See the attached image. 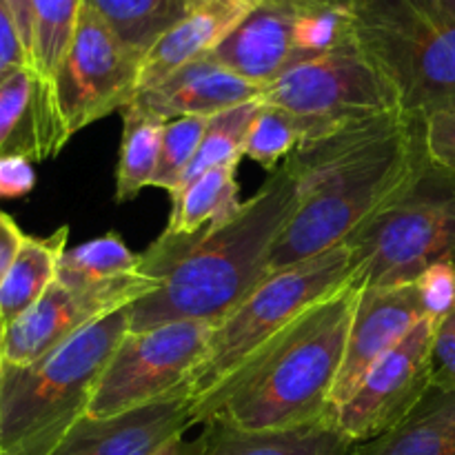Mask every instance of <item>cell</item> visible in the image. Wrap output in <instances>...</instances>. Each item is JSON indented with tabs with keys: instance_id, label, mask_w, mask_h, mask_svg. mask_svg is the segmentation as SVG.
I'll use <instances>...</instances> for the list:
<instances>
[{
	"instance_id": "4fadbf2b",
	"label": "cell",
	"mask_w": 455,
	"mask_h": 455,
	"mask_svg": "<svg viewBox=\"0 0 455 455\" xmlns=\"http://www.w3.org/2000/svg\"><path fill=\"white\" fill-rule=\"evenodd\" d=\"M425 318L427 311L416 283L395 287H358L345 360L333 387L331 416L358 389L369 369L398 347Z\"/></svg>"
},
{
	"instance_id": "ba28073f",
	"label": "cell",
	"mask_w": 455,
	"mask_h": 455,
	"mask_svg": "<svg viewBox=\"0 0 455 455\" xmlns=\"http://www.w3.org/2000/svg\"><path fill=\"white\" fill-rule=\"evenodd\" d=\"M260 102L296 116L302 138L403 109L394 84L355 43L284 69L262 89Z\"/></svg>"
},
{
	"instance_id": "ab89813d",
	"label": "cell",
	"mask_w": 455,
	"mask_h": 455,
	"mask_svg": "<svg viewBox=\"0 0 455 455\" xmlns=\"http://www.w3.org/2000/svg\"><path fill=\"white\" fill-rule=\"evenodd\" d=\"M354 455H358V447H355V451H354Z\"/></svg>"
},
{
	"instance_id": "ac0fdd59",
	"label": "cell",
	"mask_w": 455,
	"mask_h": 455,
	"mask_svg": "<svg viewBox=\"0 0 455 455\" xmlns=\"http://www.w3.org/2000/svg\"><path fill=\"white\" fill-rule=\"evenodd\" d=\"M60 154L49 93L29 67L0 84V158L47 160Z\"/></svg>"
},
{
	"instance_id": "b9f144b4",
	"label": "cell",
	"mask_w": 455,
	"mask_h": 455,
	"mask_svg": "<svg viewBox=\"0 0 455 455\" xmlns=\"http://www.w3.org/2000/svg\"><path fill=\"white\" fill-rule=\"evenodd\" d=\"M0 455H3V453H0Z\"/></svg>"
},
{
	"instance_id": "6da1fadb",
	"label": "cell",
	"mask_w": 455,
	"mask_h": 455,
	"mask_svg": "<svg viewBox=\"0 0 455 455\" xmlns=\"http://www.w3.org/2000/svg\"><path fill=\"white\" fill-rule=\"evenodd\" d=\"M425 160L422 118L403 109L302 138L283 164L298 207L271 251L269 275L349 243Z\"/></svg>"
},
{
	"instance_id": "cb8c5ba5",
	"label": "cell",
	"mask_w": 455,
	"mask_h": 455,
	"mask_svg": "<svg viewBox=\"0 0 455 455\" xmlns=\"http://www.w3.org/2000/svg\"><path fill=\"white\" fill-rule=\"evenodd\" d=\"M118 34L127 47L145 56L147 49L176 25L191 0H84Z\"/></svg>"
},
{
	"instance_id": "e575fe53",
	"label": "cell",
	"mask_w": 455,
	"mask_h": 455,
	"mask_svg": "<svg viewBox=\"0 0 455 455\" xmlns=\"http://www.w3.org/2000/svg\"><path fill=\"white\" fill-rule=\"evenodd\" d=\"M25 238L27 235L22 234L16 220L4 212H0V283L7 275L9 267H12L13 258H16L18 249L22 247Z\"/></svg>"
},
{
	"instance_id": "4dcf8cb0",
	"label": "cell",
	"mask_w": 455,
	"mask_h": 455,
	"mask_svg": "<svg viewBox=\"0 0 455 455\" xmlns=\"http://www.w3.org/2000/svg\"><path fill=\"white\" fill-rule=\"evenodd\" d=\"M422 140L431 163L455 172V105L431 111L422 118Z\"/></svg>"
},
{
	"instance_id": "d590c367",
	"label": "cell",
	"mask_w": 455,
	"mask_h": 455,
	"mask_svg": "<svg viewBox=\"0 0 455 455\" xmlns=\"http://www.w3.org/2000/svg\"><path fill=\"white\" fill-rule=\"evenodd\" d=\"M7 3L13 13V20H16L22 44H25L27 58L31 60V0H7Z\"/></svg>"
},
{
	"instance_id": "52a82bcc",
	"label": "cell",
	"mask_w": 455,
	"mask_h": 455,
	"mask_svg": "<svg viewBox=\"0 0 455 455\" xmlns=\"http://www.w3.org/2000/svg\"><path fill=\"white\" fill-rule=\"evenodd\" d=\"M351 280L354 260L347 244L267 275L213 327L207 354L187 382L191 403L212 394L293 320Z\"/></svg>"
},
{
	"instance_id": "8992f818",
	"label": "cell",
	"mask_w": 455,
	"mask_h": 455,
	"mask_svg": "<svg viewBox=\"0 0 455 455\" xmlns=\"http://www.w3.org/2000/svg\"><path fill=\"white\" fill-rule=\"evenodd\" d=\"M347 247L358 287L411 284L435 262L455 260V172L427 158Z\"/></svg>"
},
{
	"instance_id": "836d02e7",
	"label": "cell",
	"mask_w": 455,
	"mask_h": 455,
	"mask_svg": "<svg viewBox=\"0 0 455 455\" xmlns=\"http://www.w3.org/2000/svg\"><path fill=\"white\" fill-rule=\"evenodd\" d=\"M36 187V173L29 160L18 156L0 158V198H22Z\"/></svg>"
},
{
	"instance_id": "f1b7e54d",
	"label": "cell",
	"mask_w": 455,
	"mask_h": 455,
	"mask_svg": "<svg viewBox=\"0 0 455 455\" xmlns=\"http://www.w3.org/2000/svg\"><path fill=\"white\" fill-rule=\"evenodd\" d=\"M207 123L209 118H204V116H182V118L167 120L163 124L158 169H156L151 187L164 189L169 196L180 189L185 173L189 172L191 163H194V156L198 151L200 140H203Z\"/></svg>"
},
{
	"instance_id": "3957f363",
	"label": "cell",
	"mask_w": 455,
	"mask_h": 455,
	"mask_svg": "<svg viewBox=\"0 0 455 455\" xmlns=\"http://www.w3.org/2000/svg\"><path fill=\"white\" fill-rule=\"evenodd\" d=\"M358 287L324 298L253 354L220 387L194 403L198 425L289 431L331 422V398L345 360Z\"/></svg>"
},
{
	"instance_id": "d6a6232c",
	"label": "cell",
	"mask_w": 455,
	"mask_h": 455,
	"mask_svg": "<svg viewBox=\"0 0 455 455\" xmlns=\"http://www.w3.org/2000/svg\"><path fill=\"white\" fill-rule=\"evenodd\" d=\"M25 67H29V58L18 34L16 20L7 0H0V84Z\"/></svg>"
},
{
	"instance_id": "1f68e13d",
	"label": "cell",
	"mask_w": 455,
	"mask_h": 455,
	"mask_svg": "<svg viewBox=\"0 0 455 455\" xmlns=\"http://www.w3.org/2000/svg\"><path fill=\"white\" fill-rule=\"evenodd\" d=\"M431 373H434V387L455 394V309L435 324Z\"/></svg>"
},
{
	"instance_id": "8fae6325",
	"label": "cell",
	"mask_w": 455,
	"mask_h": 455,
	"mask_svg": "<svg viewBox=\"0 0 455 455\" xmlns=\"http://www.w3.org/2000/svg\"><path fill=\"white\" fill-rule=\"evenodd\" d=\"M438 320L425 318L382 355L358 389L333 411L331 422L354 444H367L395 429L434 387L431 347Z\"/></svg>"
},
{
	"instance_id": "f35d334b",
	"label": "cell",
	"mask_w": 455,
	"mask_h": 455,
	"mask_svg": "<svg viewBox=\"0 0 455 455\" xmlns=\"http://www.w3.org/2000/svg\"><path fill=\"white\" fill-rule=\"evenodd\" d=\"M444 3H447V4H449V7H451V9H453V12H455V0H444Z\"/></svg>"
},
{
	"instance_id": "30bf717a",
	"label": "cell",
	"mask_w": 455,
	"mask_h": 455,
	"mask_svg": "<svg viewBox=\"0 0 455 455\" xmlns=\"http://www.w3.org/2000/svg\"><path fill=\"white\" fill-rule=\"evenodd\" d=\"M213 327L203 320H182L129 331L98 380L87 416L109 418L185 389L207 354Z\"/></svg>"
},
{
	"instance_id": "277c9868",
	"label": "cell",
	"mask_w": 455,
	"mask_h": 455,
	"mask_svg": "<svg viewBox=\"0 0 455 455\" xmlns=\"http://www.w3.org/2000/svg\"><path fill=\"white\" fill-rule=\"evenodd\" d=\"M129 333V307L96 320L25 367L0 364V453L52 455L87 416L111 355Z\"/></svg>"
},
{
	"instance_id": "603a6c76",
	"label": "cell",
	"mask_w": 455,
	"mask_h": 455,
	"mask_svg": "<svg viewBox=\"0 0 455 455\" xmlns=\"http://www.w3.org/2000/svg\"><path fill=\"white\" fill-rule=\"evenodd\" d=\"M83 4L84 0H31L29 69L40 80L49 98L58 67L78 27Z\"/></svg>"
},
{
	"instance_id": "8d00e7d4",
	"label": "cell",
	"mask_w": 455,
	"mask_h": 455,
	"mask_svg": "<svg viewBox=\"0 0 455 455\" xmlns=\"http://www.w3.org/2000/svg\"><path fill=\"white\" fill-rule=\"evenodd\" d=\"M207 451V435L203 434L194 440H185V435L169 440L163 449H158L154 455H204Z\"/></svg>"
},
{
	"instance_id": "5bb4252c",
	"label": "cell",
	"mask_w": 455,
	"mask_h": 455,
	"mask_svg": "<svg viewBox=\"0 0 455 455\" xmlns=\"http://www.w3.org/2000/svg\"><path fill=\"white\" fill-rule=\"evenodd\" d=\"M194 425V403L185 387L132 411L80 418L52 455H154Z\"/></svg>"
},
{
	"instance_id": "9a60e30c",
	"label": "cell",
	"mask_w": 455,
	"mask_h": 455,
	"mask_svg": "<svg viewBox=\"0 0 455 455\" xmlns=\"http://www.w3.org/2000/svg\"><path fill=\"white\" fill-rule=\"evenodd\" d=\"M260 84L240 78L238 74L207 56L180 67L154 87L140 89L127 107L158 123H167L182 116L212 118L231 107L260 100Z\"/></svg>"
},
{
	"instance_id": "74e56055",
	"label": "cell",
	"mask_w": 455,
	"mask_h": 455,
	"mask_svg": "<svg viewBox=\"0 0 455 455\" xmlns=\"http://www.w3.org/2000/svg\"><path fill=\"white\" fill-rule=\"evenodd\" d=\"M3 345H4V324L0 320V363H3Z\"/></svg>"
},
{
	"instance_id": "e0dca14e",
	"label": "cell",
	"mask_w": 455,
	"mask_h": 455,
	"mask_svg": "<svg viewBox=\"0 0 455 455\" xmlns=\"http://www.w3.org/2000/svg\"><path fill=\"white\" fill-rule=\"evenodd\" d=\"M293 16L296 0H262L212 58L265 89L293 65Z\"/></svg>"
},
{
	"instance_id": "d6986e66",
	"label": "cell",
	"mask_w": 455,
	"mask_h": 455,
	"mask_svg": "<svg viewBox=\"0 0 455 455\" xmlns=\"http://www.w3.org/2000/svg\"><path fill=\"white\" fill-rule=\"evenodd\" d=\"M204 455H354L358 444L340 434L333 422L289 431H240L222 422H203Z\"/></svg>"
},
{
	"instance_id": "f546056e",
	"label": "cell",
	"mask_w": 455,
	"mask_h": 455,
	"mask_svg": "<svg viewBox=\"0 0 455 455\" xmlns=\"http://www.w3.org/2000/svg\"><path fill=\"white\" fill-rule=\"evenodd\" d=\"M427 318L443 320L455 309V260H440L416 280Z\"/></svg>"
},
{
	"instance_id": "ffe728a7",
	"label": "cell",
	"mask_w": 455,
	"mask_h": 455,
	"mask_svg": "<svg viewBox=\"0 0 455 455\" xmlns=\"http://www.w3.org/2000/svg\"><path fill=\"white\" fill-rule=\"evenodd\" d=\"M358 455H455V394L431 387L395 429L358 444Z\"/></svg>"
},
{
	"instance_id": "d4e9b609",
	"label": "cell",
	"mask_w": 455,
	"mask_h": 455,
	"mask_svg": "<svg viewBox=\"0 0 455 455\" xmlns=\"http://www.w3.org/2000/svg\"><path fill=\"white\" fill-rule=\"evenodd\" d=\"M163 124L129 107L123 109V138L116 167V203L133 200L145 187L154 185Z\"/></svg>"
},
{
	"instance_id": "7a4b0ae2",
	"label": "cell",
	"mask_w": 455,
	"mask_h": 455,
	"mask_svg": "<svg viewBox=\"0 0 455 455\" xmlns=\"http://www.w3.org/2000/svg\"><path fill=\"white\" fill-rule=\"evenodd\" d=\"M296 207L298 187L283 167L227 220L194 235H160L138 256V275L158 287L129 305V331L225 320L269 275L271 251Z\"/></svg>"
},
{
	"instance_id": "7c38bea8",
	"label": "cell",
	"mask_w": 455,
	"mask_h": 455,
	"mask_svg": "<svg viewBox=\"0 0 455 455\" xmlns=\"http://www.w3.org/2000/svg\"><path fill=\"white\" fill-rule=\"evenodd\" d=\"M156 287L154 280L138 274L93 287H67L53 280L43 298L4 329L3 364L36 363L84 327L140 300Z\"/></svg>"
},
{
	"instance_id": "60d3db41",
	"label": "cell",
	"mask_w": 455,
	"mask_h": 455,
	"mask_svg": "<svg viewBox=\"0 0 455 455\" xmlns=\"http://www.w3.org/2000/svg\"><path fill=\"white\" fill-rule=\"evenodd\" d=\"M0 364H3V363H0Z\"/></svg>"
},
{
	"instance_id": "9c48e42d",
	"label": "cell",
	"mask_w": 455,
	"mask_h": 455,
	"mask_svg": "<svg viewBox=\"0 0 455 455\" xmlns=\"http://www.w3.org/2000/svg\"><path fill=\"white\" fill-rule=\"evenodd\" d=\"M140 53L83 4L78 27L52 84L53 123L60 151L89 124L123 111L138 93Z\"/></svg>"
},
{
	"instance_id": "44dd1931",
	"label": "cell",
	"mask_w": 455,
	"mask_h": 455,
	"mask_svg": "<svg viewBox=\"0 0 455 455\" xmlns=\"http://www.w3.org/2000/svg\"><path fill=\"white\" fill-rule=\"evenodd\" d=\"M67 240H69L67 225L43 238L27 235L7 275L0 283V320L4 329L16 323L52 287L62 253L67 251Z\"/></svg>"
},
{
	"instance_id": "484cf974",
	"label": "cell",
	"mask_w": 455,
	"mask_h": 455,
	"mask_svg": "<svg viewBox=\"0 0 455 455\" xmlns=\"http://www.w3.org/2000/svg\"><path fill=\"white\" fill-rule=\"evenodd\" d=\"M138 274V256L116 231L67 249L56 280L67 287H93Z\"/></svg>"
},
{
	"instance_id": "2e32d148",
	"label": "cell",
	"mask_w": 455,
	"mask_h": 455,
	"mask_svg": "<svg viewBox=\"0 0 455 455\" xmlns=\"http://www.w3.org/2000/svg\"><path fill=\"white\" fill-rule=\"evenodd\" d=\"M260 3L262 0H191L180 20L169 27L142 56L138 92L154 87L189 62L212 56Z\"/></svg>"
},
{
	"instance_id": "83f0119b",
	"label": "cell",
	"mask_w": 455,
	"mask_h": 455,
	"mask_svg": "<svg viewBox=\"0 0 455 455\" xmlns=\"http://www.w3.org/2000/svg\"><path fill=\"white\" fill-rule=\"evenodd\" d=\"M302 140V129L296 116L275 105L260 102L247 140L243 147V158L253 160L267 172H278V164L293 154Z\"/></svg>"
},
{
	"instance_id": "7402d4cb",
	"label": "cell",
	"mask_w": 455,
	"mask_h": 455,
	"mask_svg": "<svg viewBox=\"0 0 455 455\" xmlns=\"http://www.w3.org/2000/svg\"><path fill=\"white\" fill-rule=\"evenodd\" d=\"M238 164L222 163L207 169L187 182L178 194L172 196L167 235H194L207 227L227 220L240 209Z\"/></svg>"
},
{
	"instance_id": "4316f807",
	"label": "cell",
	"mask_w": 455,
	"mask_h": 455,
	"mask_svg": "<svg viewBox=\"0 0 455 455\" xmlns=\"http://www.w3.org/2000/svg\"><path fill=\"white\" fill-rule=\"evenodd\" d=\"M258 109H260V100H253L231 107V109H225L209 118L203 140H200L198 151L194 156V163H191L189 172L185 173L182 187L194 180V178H198L200 173L207 172V169L216 167V164L240 163L243 160L244 140H247V133L251 129Z\"/></svg>"
},
{
	"instance_id": "5b68a950",
	"label": "cell",
	"mask_w": 455,
	"mask_h": 455,
	"mask_svg": "<svg viewBox=\"0 0 455 455\" xmlns=\"http://www.w3.org/2000/svg\"><path fill=\"white\" fill-rule=\"evenodd\" d=\"M354 43L407 114L455 105V12L444 0H349Z\"/></svg>"
}]
</instances>
